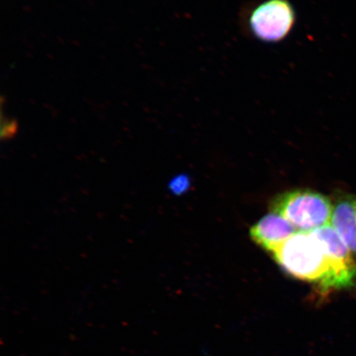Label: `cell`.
<instances>
[{"instance_id": "6da1fadb", "label": "cell", "mask_w": 356, "mask_h": 356, "mask_svg": "<svg viewBox=\"0 0 356 356\" xmlns=\"http://www.w3.org/2000/svg\"><path fill=\"white\" fill-rule=\"evenodd\" d=\"M270 254L286 273L322 293L355 286L356 261L331 225L297 232Z\"/></svg>"}, {"instance_id": "8992f818", "label": "cell", "mask_w": 356, "mask_h": 356, "mask_svg": "<svg viewBox=\"0 0 356 356\" xmlns=\"http://www.w3.org/2000/svg\"><path fill=\"white\" fill-rule=\"evenodd\" d=\"M190 179L186 175H180L173 178L168 185L169 189L171 193L176 195H181L184 193L186 190L189 188Z\"/></svg>"}, {"instance_id": "7a4b0ae2", "label": "cell", "mask_w": 356, "mask_h": 356, "mask_svg": "<svg viewBox=\"0 0 356 356\" xmlns=\"http://www.w3.org/2000/svg\"><path fill=\"white\" fill-rule=\"evenodd\" d=\"M270 210L291 222L298 232H311L331 225L333 204L321 193L296 190L277 195Z\"/></svg>"}, {"instance_id": "277c9868", "label": "cell", "mask_w": 356, "mask_h": 356, "mask_svg": "<svg viewBox=\"0 0 356 356\" xmlns=\"http://www.w3.org/2000/svg\"><path fill=\"white\" fill-rule=\"evenodd\" d=\"M297 232L284 218L270 213L252 227L250 235L253 241L271 253Z\"/></svg>"}, {"instance_id": "52a82bcc", "label": "cell", "mask_w": 356, "mask_h": 356, "mask_svg": "<svg viewBox=\"0 0 356 356\" xmlns=\"http://www.w3.org/2000/svg\"><path fill=\"white\" fill-rule=\"evenodd\" d=\"M17 131V123L15 120L6 119L2 115V128L1 137L2 140L11 139L15 136Z\"/></svg>"}, {"instance_id": "3957f363", "label": "cell", "mask_w": 356, "mask_h": 356, "mask_svg": "<svg viewBox=\"0 0 356 356\" xmlns=\"http://www.w3.org/2000/svg\"><path fill=\"white\" fill-rule=\"evenodd\" d=\"M296 12L289 0H264L245 8V33L266 43L286 39L296 24Z\"/></svg>"}, {"instance_id": "5b68a950", "label": "cell", "mask_w": 356, "mask_h": 356, "mask_svg": "<svg viewBox=\"0 0 356 356\" xmlns=\"http://www.w3.org/2000/svg\"><path fill=\"white\" fill-rule=\"evenodd\" d=\"M331 225L356 261V195H343L333 204Z\"/></svg>"}]
</instances>
